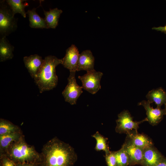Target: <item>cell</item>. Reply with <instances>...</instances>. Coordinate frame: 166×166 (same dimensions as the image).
I'll list each match as a JSON object with an SVG mask.
<instances>
[{
  "label": "cell",
  "mask_w": 166,
  "mask_h": 166,
  "mask_svg": "<svg viewBox=\"0 0 166 166\" xmlns=\"http://www.w3.org/2000/svg\"><path fill=\"white\" fill-rule=\"evenodd\" d=\"M151 103L148 101L143 100L138 103V105L143 106L146 111L148 121L152 125L158 124L163 119L164 114V109L161 108H153L150 105Z\"/></svg>",
  "instance_id": "obj_10"
},
{
  "label": "cell",
  "mask_w": 166,
  "mask_h": 166,
  "mask_svg": "<svg viewBox=\"0 0 166 166\" xmlns=\"http://www.w3.org/2000/svg\"><path fill=\"white\" fill-rule=\"evenodd\" d=\"M105 157L108 166H117L116 159L114 151H111L109 154L105 155Z\"/></svg>",
  "instance_id": "obj_24"
},
{
  "label": "cell",
  "mask_w": 166,
  "mask_h": 166,
  "mask_svg": "<svg viewBox=\"0 0 166 166\" xmlns=\"http://www.w3.org/2000/svg\"><path fill=\"white\" fill-rule=\"evenodd\" d=\"M164 157L153 145L145 148L143 151L142 166H155Z\"/></svg>",
  "instance_id": "obj_11"
},
{
  "label": "cell",
  "mask_w": 166,
  "mask_h": 166,
  "mask_svg": "<svg viewBox=\"0 0 166 166\" xmlns=\"http://www.w3.org/2000/svg\"><path fill=\"white\" fill-rule=\"evenodd\" d=\"M94 57L90 50L83 51L79 55L77 71L94 70Z\"/></svg>",
  "instance_id": "obj_13"
},
{
  "label": "cell",
  "mask_w": 166,
  "mask_h": 166,
  "mask_svg": "<svg viewBox=\"0 0 166 166\" xmlns=\"http://www.w3.org/2000/svg\"><path fill=\"white\" fill-rule=\"evenodd\" d=\"M0 166H16V164L6 155H0Z\"/></svg>",
  "instance_id": "obj_25"
},
{
  "label": "cell",
  "mask_w": 166,
  "mask_h": 166,
  "mask_svg": "<svg viewBox=\"0 0 166 166\" xmlns=\"http://www.w3.org/2000/svg\"><path fill=\"white\" fill-rule=\"evenodd\" d=\"M14 47L9 42L6 36L0 40V61L3 62L12 59L13 57Z\"/></svg>",
  "instance_id": "obj_16"
},
{
  "label": "cell",
  "mask_w": 166,
  "mask_h": 166,
  "mask_svg": "<svg viewBox=\"0 0 166 166\" xmlns=\"http://www.w3.org/2000/svg\"><path fill=\"white\" fill-rule=\"evenodd\" d=\"M80 54L77 47L72 44L67 48L64 57L62 58V65L70 72L77 71Z\"/></svg>",
  "instance_id": "obj_9"
},
{
  "label": "cell",
  "mask_w": 166,
  "mask_h": 166,
  "mask_svg": "<svg viewBox=\"0 0 166 166\" xmlns=\"http://www.w3.org/2000/svg\"><path fill=\"white\" fill-rule=\"evenodd\" d=\"M16 166H39V164L34 163H23L16 164Z\"/></svg>",
  "instance_id": "obj_26"
},
{
  "label": "cell",
  "mask_w": 166,
  "mask_h": 166,
  "mask_svg": "<svg viewBox=\"0 0 166 166\" xmlns=\"http://www.w3.org/2000/svg\"><path fill=\"white\" fill-rule=\"evenodd\" d=\"M146 97L151 104L154 102L157 107L161 108L163 105L166 104V92L161 87L150 91Z\"/></svg>",
  "instance_id": "obj_14"
},
{
  "label": "cell",
  "mask_w": 166,
  "mask_h": 166,
  "mask_svg": "<svg viewBox=\"0 0 166 166\" xmlns=\"http://www.w3.org/2000/svg\"><path fill=\"white\" fill-rule=\"evenodd\" d=\"M164 114L165 115H166V104L164 105Z\"/></svg>",
  "instance_id": "obj_29"
},
{
  "label": "cell",
  "mask_w": 166,
  "mask_h": 166,
  "mask_svg": "<svg viewBox=\"0 0 166 166\" xmlns=\"http://www.w3.org/2000/svg\"><path fill=\"white\" fill-rule=\"evenodd\" d=\"M62 63V59H59L54 56L49 55L45 57L39 72L34 79L40 93L56 87L58 78L56 68Z\"/></svg>",
  "instance_id": "obj_2"
},
{
  "label": "cell",
  "mask_w": 166,
  "mask_h": 166,
  "mask_svg": "<svg viewBox=\"0 0 166 166\" xmlns=\"http://www.w3.org/2000/svg\"><path fill=\"white\" fill-rule=\"evenodd\" d=\"M114 152L116 159L117 166H128L129 165L128 156L122 146L119 150Z\"/></svg>",
  "instance_id": "obj_23"
},
{
  "label": "cell",
  "mask_w": 166,
  "mask_h": 166,
  "mask_svg": "<svg viewBox=\"0 0 166 166\" xmlns=\"http://www.w3.org/2000/svg\"><path fill=\"white\" fill-rule=\"evenodd\" d=\"M127 153L129 159V166L141 165L144 149L134 145L127 136L122 146Z\"/></svg>",
  "instance_id": "obj_8"
},
{
  "label": "cell",
  "mask_w": 166,
  "mask_h": 166,
  "mask_svg": "<svg viewBox=\"0 0 166 166\" xmlns=\"http://www.w3.org/2000/svg\"><path fill=\"white\" fill-rule=\"evenodd\" d=\"M96 141V144L95 149L97 151H103L105 152V155L110 153L111 151L109 150L108 143L107 138L105 137L101 134L98 131L92 135Z\"/></svg>",
  "instance_id": "obj_21"
},
{
  "label": "cell",
  "mask_w": 166,
  "mask_h": 166,
  "mask_svg": "<svg viewBox=\"0 0 166 166\" xmlns=\"http://www.w3.org/2000/svg\"><path fill=\"white\" fill-rule=\"evenodd\" d=\"M26 1L23 0H7L6 2L11 9L14 16L16 14L19 13L25 18L26 13L25 11V8L29 5L26 2H24Z\"/></svg>",
  "instance_id": "obj_20"
},
{
  "label": "cell",
  "mask_w": 166,
  "mask_h": 166,
  "mask_svg": "<svg viewBox=\"0 0 166 166\" xmlns=\"http://www.w3.org/2000/svg\"><path fill=\"white\" fill-rule=\"evenodd\" d=\"M43 10L44 18L48 28L55 29L58 25L60 15L63 12L62 10L57 8L50 9L49 11Z\"/></svg>",
  "instance_id": "obj_19"
},
{
  "label": "cell",
  "mask_w": 166,
  "mask_h": 166,
  "mask_svg": "<svg viewBox=\"0 0 166 166\" xmlns=\"http://www.w3.org/2000/svg\"><path fill=\"white\" fill-rule=\"evenodd\" d=\"M132 143L136 146L143 149L153 145L151 139L147 135L136 132L127 135Z\"/></svg>",
  "instance_id": "obj_15"
},
{
  "label": "cell",
  "mask_w": 166,
  "mask_h": 166,
  "mask_svg": "<svg viewBox=\"0 0 166 166\" xmlns=\"http://www.w3.org/2000/svg\"><path fill=\"white\" fill-rule=\"evenodd\" d=\"M75 73L76 72H70L68 84L62 93L65 101L71 105L76 104L77 99L83 93L82 87L76 82Z\"/></svg>",
  "instance_id": "obj_6"
},
{
  "label": "cell",
  "mask_w": 166,
  "mask_h": 166,
  "mask_svg": "<svg viewBox=\"0 0 166 166\" xmlns=\"http://www.w3.org/2000/svg\"><path fill=\"white\" fill-rule=\"evenodd\" d=\"M21 132V129L18 126L9 121L0 118V136Z\"/></svg>",
  "instance_id": "obj_22"
},
{
  "label": "cell",
  "mask_w": 166,
  "mask_h": 166,
  "mask_svg": "<svg viewBox=\"0 0 166 166\" xmlns=\"http://www.w3.org/2000/svg\"><path fill=\"white\" fill-rule=\"evenodd\" d=\"M4 2L1 1L0 4V34L1 37L6 36L13 32L17 27L16 19L14 18L10 8H9Z\"/></svg>",
  "instance_id": "obj_4"
},
{
  "label": "cell",
  "mask_w": 166,
  "mask_h": 166,
  "mask_svg": "<svg viewBox=\"0 0 166 166\" xmlns=\"http://www.w3.org/2000/svg\"><path fill=\"white\" fill-rule=\"evenodd\" d=\"M43 60L41 56L37 54L24 57L23 61L25 66L34 79L39 72Z\"/></svg>",
  "instance_id": "obj_12"
},
{
  "label": "cell",
  "mask_w": 166,
  "mask_h": 166,
  "mask_svg": "<svg viewBox=\"0 0 166 166\" xmlns=\"http://www.w3.org/2000/svg\"><path fill=\"white\" fill-rule=\"evenodd\" d=\"M42 150L39 166H73L77 159L73 148L56 137L45 144Z\"/></svg>",
  "instance_id": "obj_1"
},
{
  "label": "cell",
  "mask_w": 166,
  "mask_h": 166,
  "mask_svg": "<svg viewBox=\"0 0 166 166\" xmlns=\"http://www.w3.org/2000/svg\"><path fill=\"white\" fill-rule=\"evenodd\" d=\"M155 166H166V157H164L163 159Z\"/></svg>",
  "instance_id": "obj_28"
},
{
  "label": "cell",
  "mask_w": 166,
  "mask_h": 166,
  "mask_svg": "<svg viewBox=\"0 0 166 166\" xmlns=\"http://www.w3.org/2000/svg\"><path fill=\"white\" fill-rule=\"evenodd\" d=\"M36 8L29 10L26 12L29 21V25L31 28L48 29L44 18L41 17L36 12Z\"/></svg>",
  "instance_id": "obj_18"
},
{
  "label": "cell",
  "mask_w": 166,
  "mask_h": 166,
  "mask_svg": "<svg viewBox=\"0 0 166 166\" xmlns=\"http://www.w3.org/2000/svg\"><path fill=\"white\" fill-rule=\"evenodd\" d=\"M102 73L94 70L87 72L86 73L78 78L82 83V87L89 93L94 94L101 89L100 81Z\"/></svg>",
  "instance_id": "obj_7"
},
{
  "label": "cell",
  "mask_w": 166,
  "mask_h": 166,
  "mask_svg": "<svg viewBox=\"0 0 166 166\" xmlns=\"http://www.w3.org/2000/svg\"><path fill=\"white\" fill-rule=\"evenodd\" d=\"M6 155L15 164L34 163L39 165L41 158V154L34 146L27 144L23 135L10 144Z\"/></svg>",
  "instance_id": "obj_3"
},
{
  "label": "cell",
  "mask_w": 166,
  "mask_h": 166,
  "mask_svg": "<svg viewBox=\"0 0 166 166\" xmlns=\"http://www.w3.org/2000/svg\"><path fill=\"white\" fill-rule=\"evenodd\" d=\"M22 135L21 132L0 136V155H6L10 144L18 140Z\"/></svg>",
  "instance_id": "obj_17"
},
{
  "label": "cell",
  "mask_w": 166,
  "mask_h": 166,
  "mask_svg": "<svg viewBox=\"0 0 166 166\" xmlns=\"http://www.w3.org/2000/svg\"><path fill=\"white\" fill-rule=\"evenodd\" d=\"M116 120V132L119 133H125L127 135L138 132L139 125L145 121H148L147 118L139 121H134L128 111L124 110L118 115Z\"/></svg>",
  "instance_id": "obj_5"
},
{
  "label": "cell",
  "mask_w": 166,
  "mask_h": 166,
  "mask_svg": "<svg viewBox=\"0 0 166 166\" xmlns=\"http://www.w3.org/2000/svg\"><path fill=\"white\" fill-rule=\"evenodd\" d=\"M152 29L155 30L157 31H160L166 34V25L164 26H159L158 27H154Z\"/></svg>",
  "instance_id": "obj_27"
}]
</instances>
